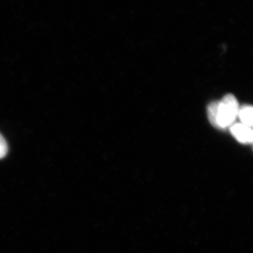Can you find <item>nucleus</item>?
I'll use <instances>...</instances> for the list:
<instances>
[{"label": "nucleus", "instance_id": "obj_1", "mask_svg": "<svg viewBox=\"0 0 253 253\" xmlns=\"http://www.w3.org/2000/svg\"><path fill=\"white\" fill-rule=\"evenodd\" d=\"M239 110V102L235 96L227 94L220 101H212L208 105V119L217 129H226L234 124Z\"/></svg>", "mask_w": 253, "mask_h": 253}, {"label": "nucleus", "instance_id": "obj_4", "mask_svg": "<svg viewBox=\"0 0 253 253\" xmlns=\"http://www.w3.org/2000/svg\"><path fill=\"white\" fill-rule=\"evenodd\" d=\"M8 147L6 141L2 136L0 134V159L3 158L7 154Z\"/></svg>", "mask_w": 253, "mask_h": 253}, {"label": "nucleus", "instance_id": "obj_3", "mask_svg": "<svg viewBox=\"0 0 253 253\" xmlns=\"http://www.w3.org/2000/svg\"><path fill=\"white\" fill-rule=\"evenodd\" d=\"M253 107L249 105H244L239 107L238 116L242 124L252 127L253 126Z\"/></svg>", "mask_w": 253, "mask_h": 253}, {"label": "nucleus", "instance_id": "obj_2", "mask_svg": "<svg viewBox=\"0 0 253 253\" xmlns=\"http://www.w3.org/2000/svg\"><path fill=\"white\" fill-rule=\"evenodd\" d=\"M231 132L236 140L242 144H251L253 141L252 127L242 123H234L230 126Z\"/></svg>", "mask_w": 253, "mask_h": 253}]
</instances>
